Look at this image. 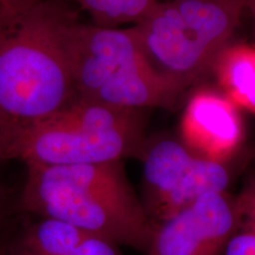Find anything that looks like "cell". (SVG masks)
I'll use <instances>...</instances> for the list:
<instances>
[{
    "label": "cell",
    "mask_w": 255,
    "mask_h": 255,
    "mask_svg": "<svg viewBox=\"0 0 255 255\" xmlns=\"http://www.w3.org/2000/svg\"><path fill=\"white\" fill-rule=\"evenodd\" d=\"M90 15L91 23L105 27L131 26L161 0H63Z\"/></svg>",
    "instance_id": "obj_11"
},
{
    "label": "cell",
    "mask_w": 255,
    "mask_h": 255,
    "mask_svg": "<svg viewBox=\"0 0 255 255\" xmlns=\"http://www.w3.org/2000/svg\"><path fill=\"white\" fill-rule=\"evenodd\" d=\"M213 72L226 97L255 113V47L233 43L219 57Z\"/></svg>",
    "instance_id": "obj_10"
},
{
    "label": "cell",
    "mask_w": 255,
    "mask_h": 255,
    "mask_svg": "<svg viewBox=\"0 0 255 255\" xmlns=\"http://www.w3.org/2000/svg\"><path fill=\"white\" fill-rule=\"evenodd\" d=\"M149 110L77 100L0 146V159L26 164L107 163L141 157Z\"/></svg>",
    "instance_id": "obj_3"
},
{
    "label": "cell",
    "mask_w": 255,
    "mask_h": 255,
    "mask_svg": "<svg viewBox=\"0 0 255 255\" xmlns=\"http://www.w3.org/2000/svg\"><path fill=\"white\" fill-rule=\"evenodd\" d=\"M246 11L248 12L252 21V30H253V36L255 38V0H247Z\"/></svg>",
    "instance_id": "obj_16"
},
{
    "label": "cell",
    "mask_w": 255,
    "mask_h": 255,
    "mask_svg": "<svg viewBox=\"0 0 255 255\" xmlns=\"http://www.w3.org/2000/svg\"><path fill=\"white\" fill-rule=\"evenodd\" d=\"M180 138L200 156L229 162L244 141L238 107L221 92L199 89L191 94L183 110Z\"/></svg>",
    "instance_id": "obj_8"
},
{
    "label": "cell",
    "mask_w": 255,
    "mask_h": 255,
    "mask_svg": "<svg viewBox=\"0 0 255 255\" xmlns=\"http://www.w3.org/2000/svg\"><path fill=\"white\" fill-rule=\"evenodd\" d=\"M9 208V194L8 190L0 182V228L4 223Z\"/></svg>",
    "instance_id": "obj_15"
},
{
    "label": "cell",
    "mask_w": 255,
    "mask_h": 255,
    "mask_svg": "<svg viewBox=\"0 0 255 255\" xmlns=\"http://www.w3.org/2000/svg\"><path fill=\"white\" fill-rule=\"evenodd\" d=\"M20 207L39 218L59 220L116 246L126 245L145 253L154 232L123 161L26 164Z\"/></svg>",
    "instance_id": "obj_2"
},
{
    "label": "cell",
    "mask_w": 255,
    "mask_h": 255,
    "mask_svg": "<svg viewBox=\"0 0 255 255\" xmlns=\"http://www.w3.org/2000/svg\"><path fill=\"white\" fill-rule=\"evenodd\" d=\"M143 165L142 205L152 228L210 193L228 191L229 162L206 158L178 137L157 133L146 137Z\"/></svg>",
    "instance_id": "obj_6"
},
{
    "label": "cell",
    "mask_w": 255,
    "mask_h": 255,
    "mask_svg": "<svg viewBox=\"0 0 255 255\" xmlns=\"http://www.w3.org/2000/svg\"><path fill=\"white\" fill-rule=\"evenodd\" d=\"M68 57L78 97L121 108L174 109L186 90L151 65L130 26L76 21Z\"/></svg>",
    "instance_id": "obj_4"
},
{
    "label": "cell",
    "mask_w": 255,
    "mask_h": 255,
    "mask_svg": "<svg viewBox=\"0 0 255 255\" xmlns=\"http://www.w3.org/2000/svg\"><path fill=\"white\" fill-rule=\"evenodd\" d=\"M225 255H255V234L238 231L228 242Z\"/></svg>",
    "instance_id": "obj_13"
},
{
    "label": "cell",
    "mask_w": 255,
    "mask_h": 255,
    "mask_svg": "<svg viewBox=\"0 0 255 255\" xmlns=\"http://www.w3.org/2000/svg\"><path fill=\"white\" fill-rule=\"evenodd\" d=\"M0 255H8L7 251H6V248L2 246L1 244H0Z\"/></svg>",
    "instance_id": "obj_17"
},
{
    "label": "cell",
    "mask_w": 255,
    "mask_h": 255,
    "mask_svg": "<svg viewBox=\"0 0 255 255\" xmlns=\"http://www.w3.org/2000/svg\"><path fill=\"white\" fill-rule=\"evenodd\" d=\"M46 0H0V12L4 13H19L32 6Z\"/></svg>",
    "instance_id": "obj_14"
},
{
    "label": "cell",
    "mask_w": 255,
    "mask_h": 255,
    "mask_svg": "<svg viewBox=\"0 0 255 255\" xmlns=\"http://www.w3.org/2000/svg\"><path fill=\"white\" fill-rule=\"evenodd\" d=\"M245 11L240 1L161 0L130 28L151 65L188 91L213 72Z\"/></svg>",
    "instance_id": "obj_5"
},
{
    "label": "cell",
    "mask_w": 255,
    "mask_h": 255,
    "mask_svg": "<svg viewBox=\"0 0 255 255\" xmlns=\"http://www.w3.org/2000/svg\"><path fill=\"white\" fill-rule=\"evenodd\" d=\"M79 12L63 0L0 12V146L78 98L68 34Z\"/></svg>",
    "instance_id": "obj_1"
},
{
    "label": "cell",
    "mask_w": 255,
    "mask_h": 255,
    "mask_svg": "<svg viewBox=\"0 0 255 255\" xmlns=\"http://www.w3.org/2000/svg\"><path fill=\"white\" fill-rule=\"evenodd\" d=\"M8 255H120L117 246L59 220L39 218L24 229Z\"/></svg>",
    "instance_id": "obj_9"
},
{
    "label": "cell",
    "mask_w": 255,
    "mask_h": 255,
    "mask_svg": "<svg viewBox=\"0 0 255 255\" xmlns=\"http://www.w3.org/2000/svg\"><path fill=\"white\" fill-rule=\"evenodd\" d=\"M221 1H240V2H245L247 5V0H221Z\"/></svg>",
    "instance_id": "obj_18"
},
{
    "label": "cell",
    "mask_w": 255,
    "mask_h": 255,
    "mask_svg": "<svg viewBox=\"0 0 255 255\" xmlns=\"http://www.w3.org/2000/svg\"><path fill=\"white\" fill-rule=\"evenodd\" d=\"M237 200L238 231L251 232L255 234V173L247 178Z\"/></svg>",
    "instance_id": "obj_12"
},
{
    "label": "cell",
    "mask_w": 255,
    "mask_h": 255,
    "mask_svg": "<svg viewBox=\"0 0 255 255\" xmlns=\"http://www.w3.org/2000/svg\"><path fill=\"white\" fill-rule=\"evenodd\" d=\"M237 232L235 196L206 194L155 226L146 254L221 255Z\"/></svg>",
    "instance_id": "obj_7"
}]
</instances>
